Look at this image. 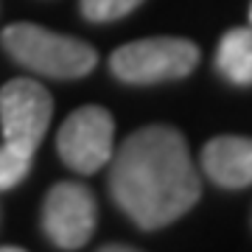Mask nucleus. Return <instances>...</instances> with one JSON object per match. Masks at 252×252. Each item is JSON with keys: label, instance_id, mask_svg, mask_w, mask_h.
I'll return each instance as SVG.
<instances>
[{"label": "nucleus", "instance_id": "obj_1", "mask_svg": "<svg viewBox=\"0 0 252 252\" xmlns=\"http://www.w3.org/2000/svg\"><path fill=\"white\" fill-rule=\"evenodd\" d=\"M109 190L115 205L143 230L177 221L196 205L202 182L185 137L174 126H146L112 154Z\"/></svg>", "mask_w": 252, "mask_h": 252}, {"label": "nucleus", "instance_id": "obj_2", "mask_svg": "<svg viewBox=\"0 0 252 252\" xmlns=\"http://www.w3.org/2000/svg\"><path fill=\"white\" fill-rule=\"evenodd\" d=\"M3 48L17 64L51 79H81L95 67L98 54L81 39L54 34L34 23H14L3 31Z\"/></svg>", "mask_w": 252, "mask_h": 252}, {"label": "nucleus", "instance_id": "obj_3", "mask_svg": "<svg viewBox=\"0 0 252 252\" xmlns=\"http://www.w3.org/2000/svg\"><path fill=\"white\" fill-rule=\"evenodd\" d=\"M199 64V48L182 36H149L121 45L109 56V70L126 84H157L185 79Z\"/></svg>", "mask_w": 252, "mask_h": 252}, {"label": "nucleus", "instance_id": "obj_4", "mask_svg": "<svg viewBox=\"0 0 252 252\" xmlns=\"http://www.w3.org/2000/svg\"><path fill=\"white\" fill-rule=\"evenodd\" d=\"M56 149L67 168L79 174L101 171L115 154V121L104 107L87 104L64 118Z\"/></svg>", "mask_w": 252, "mask_h": 252}, {"label": "nucleus", "instance_id": "obj_5", "mask_svg": "<svg viewBox=\"0 0 252 252\" xmlns=\"http://www.w3.org/2000/svg\"><path fill=\"white\" fill-rule=\"evenodd\" d=\"M54 115L51 93L34 79H11L0 90V126L3 140L34 149L42 143Z\"/></svg>", "mask_w": 252, "mask_h": 252}, {"label": "nucleus", "instance_id": "obj_6", "mask_svg": "<svg viewBox=\"0 0 252 252\" xmlns=\"http://www.w3.org/2000/svg\"><path fill=\"white\" fill-rule=\"evenodd\" d=\"M95 196L84 185L59 182L48 190L42 205V230L59 250H81L98 221Z\"/></svg>", "mask_w": 252, "mask_h": 252}, {"label": "nucleus", "instance_id": "obj_7", "mask_svg": "<svg viewBox=\"0 0 252 252\" xmlns=\"http://www.w3.org/2000/svg\"><path fill=\"white\" fill-rule=\"evenodd\" d=\"M202 168L219 188L252 185V137L221 135L207 140L202 149Z\"/></svg>", "mask_w": 252, "mask_h": 252}, {"label": "nucleus", "instance_id": "obj_8", "mask_svg": "<svg viewBox=\"0 0 252 252\" xmlns=\"http://www.w3.org/2000/svg\"><path fill=\"white\" fill-rule=\"evenodd\" d=\"M216 70L230 84L252 87V31L233 28L221 36L216 51Z\"/></svg>", "mask_w": 252, "mask_h": 252}, {"label": "nucleus", "instance_id": "obj_9", "mask_svg": "<svg viewBox=\"0 0 252 252\" xmlns=\"http://www.w3.org/2000/svg\"><path fill=\"white\" fill-rule=\"evenodd\" d=\"M31 162H34V149L3 140V146H0V193L11 190L26 180L31 171Z\"/></svg>", "mask_w": 252, "mask_h": 252}, {"label": "nucleus", "instance_id": "obj_10", "mask_svg": "<svg viewBox=\"0 0 252 252\" xmlns=\"http://www.w3.org/2000/svg\"><path fill=\"white\" fill-rule=\"evenodd\" d=\"M143 0H81V14L93 23H109V20L126 17Z\"/></svg>", "mask_w": 252, "mask_h": 252}, {"label": "nucleus", "instance_id": "obj_11", "mask_svg": "<svg viewBox=\"0 0 252 252\" xmlns=\"http://www.w3.org/2000/svg\"><path fill=\"white\" fill-rule=\"evenodd\" d=\"M135 247H118V244H109V247H104V252H132Z\"/></svg>", "mask_w": 252, "mask_h": 252}, {"label": "nucleus", "instance_id": "obj_12", "mask_svg": "<svg viewBox=\"0 0 252 252\" xmlns=\"http://www.w3.org/2000/svg\"><path fill=\"white\" fill-rule=\"evenodd\" d=\"M250 17H252V9H250Z\"/></svg>", "mask_w": 252, "mask_h": 252}]
</instances>
